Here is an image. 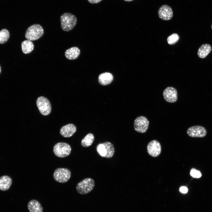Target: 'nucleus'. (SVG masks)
<instances>
[{
    "label": "nucleus",
    "mask_w": 212,
    "mask_h": 212,
    "mask_svg": "<svg viewBox=\"0 0 212 212\" xmlns=\"http://www.w3.org/2000/svg\"><path fill=\"white\" fill-rule=\"evenodd\" d=\"M61 27L64 31L72 29L77 22V19L74 15L69 13L63 14L60 17Z\"/></svg>",
    "instance_id": "obj_1"
},
{
    "label": "nucleus",
    "mask_w": 212,
    "mask_h": 212,
    "mask_svg": "<svg viewBox=\"0 0 212 212\" xmlns=\"http://www.w3.org/2000/svg\"><path fill=\"white\" fill-rule=\"evenodd\" d=\"M44 30L42 26L39 24H35L29 26L26 30L25 37L30 41L37 40L43 35Z\"/></svg>",
    "instance_id": "obj_2"
},
{
    "label": "nucleus",
    "mask_w": 212,
    "mask_h": 212,
    "mask_svg": "<svg viewBox=\"0 0 212 212\" xmlns=\"http://www.w3.org/2000/svg\"><path fill=\"white\" fill-rule=\"evenodd\" d=\"M95 185L94 180L90 178H87L78 183L76 187L77 192L81 194H86L91 191Z\"/></svg>",
    "instance_id": "obj_3"
},
{
    "label": "nucleus",
    "mask_w": 212,
    "mask_h": 212,
    "mask_svg": "<svg viewBox=\"0 0 212 212\" xmlns=\"http://www.w3.org/2000/svg\"><path fill=\"white\" fill-rule=\"evenodd\" d=\"M71 148L68 144L63 142L56 143L54 146L53 151L55 155L59 158H64L69 155Z\"/></svg>",
    "instance_id": "obj_4"
},
{
    "label": "nucleus",
    "mask_w": 212,
    "mask_h": 212,
    "mask_svg": "<svg viewBox=\"0 0 212 212\" xmlns=\"http://www.w3.org/2000/svg\"><path fill=\"white\" fill-rule=\"evenodd\" d=\"M36 105L40 113L43 115H49L51 111V106L49 100L44 96H40L36 101Z\"/></svg>",
    "instance_id": "obj_5"
},
{
    "label": "nucleus",
    "mask_w": 212,
    "mask_h": 212,
    "mask_svg": "<svg viewBox=\"0 0 212 212\" xmlns=\"http://www.w3.org/2000/svg\"><path fill=\"white\" fill-rule=\"evenodd\" d=\"M70 171L66 168H57L54 171L53 176L54 180L59 183H64L70 178Z\"/></svg>",
    "instance_id": "obj_6"
},
{
    "label": "nucleus",
    "mask_w": 212,
    "mask_h": 212,
    "mask_svg": "<svg viewBox=\"0 0 212 212\" xmlns=\"http://www.w3.org/2000/svg\"><path fill=\"white\" fill-rule=\"evenodd\" d=\"M149 125V121L147 118L144 116H141L135 119L134 122V128L137 132L144 133L147 131Z\"/></svg>",
    "instance_id": "obj_7"
},
{
    "label": "nucleus",
    "mask_w": 212,
    "mask_h": 212,
    "mask_svg": "<svg viewBox=\"0 0 212 212\" xmlns=\"http://www.w3.org/2000/svg\"><path fill=\"white\" fill-rule=\"evenodd\" d=\"M187 133L188 136L191 137L203 138L206 135L207 131L204 127L196 125L189 128Z\"/></svg>",
    "instance_id": "obj_8"
},
{
    "label": "nucleus",
    "mask_w": 212,
    "mask_h": 212,
    "mask_svg": "<svg viewBox=\"0 0 212 212\" xmlns=\"http://www.w3.org/2000/svg\"><path fill=\"white\" fill-rule=\"evenodd\" d=\"M163 95L165 100L168 102L174 103L178 99V93L177 90L174 88L169 87L164 90Z\"/></svg>",
    "instance_id": "obj_9"
},
{
    "label": "nucleus",
    "mask_w": 212,
    "mask_h": 212,
    "mask_svg": "<svg viewBox=\"0 0 212 212\" xmlns=\"http://www.w3.org/2000/svg\"><path fill=\"white\" fill-rule=\"evenodd\" d=\"M147 150L149 155L153 157H157L160 154L161 152L160 143L156 140H152L148 143Z\"/></svg>",
    "instance_id": "obj_10"
},
{
    "label": "nucleus",
    "mask_w": 212,
    "mask_h": 212,
    "mask_svg": "<svg viewBox=\"0 0 212 212\" xmlns=\"http://www.w3.org/2000/svg\"><path fill=\"white\" fill-rule=\"evenodd\" d=\"M159 17L164 20H170L173 16V11L172 8L169 6L164 5L161 6L158 11Z\"/></svg>",
    "instance_id": "obj_11"
},
{
    "label": "nucleus",
    "mask_w": 212,
    "mask_h": 212,
    "mask_svg": "<svg viewBox=\"0 0 212 212\" xmlns=\"http://www.w3.org/2000/svg\"><path fill=\"white\" fill-rule=\"evenodd\" d=\"M76 130V127L74 124L69 123L62 126L61 128L60 133L64 137H70L74 135Z\"/></svg>",
    "instance_id": "obj_12"
},
{
    "label": "nucleus",
    "mask_w": 212,
    "mask_h": 212,
    "mask_svg": "<svg viewBox=\"0 0 212 212\" xmlns=\"http://www.w3.org/2000/svg\"><path fill=\"white\" fill-rule=\"evenodd\" d=\"M113 80V75L110 72H105L100 74L98 77V82L102 85L110 84Z\"/></svg>",
    "instance_id": "obj_13"
},
{
    "label": "nucleus",
    "mask_w": 212,
    "mask_h": 212,
    "mask_svg": "<svg viewBox=\"0 0 212 212\" xmlns=\"http://www.w3.org/2000/svg\"><path fill=\"white\" fill-rule=\"evenodd\" d=\"M80 50L77 47H72L67 49L65 52V57L69 60H74L77 59L80 54Z\"/></svg>",
    "instance_id": "obj_14"
},
{
    "label": "nucleus",
    "mask_w": 212,
    "mask_h": 212,
    "mask_svg": "<svg viewBox=\"0 0 212 212\" xmlns=\"http://www.w3.org/2000/svg\"><path fill=\"white\" fill-rule=\"evenodd\" d=\"M12 181L11 178L7 175H4L0 177V190L6 191L10 188Z\"/></svg>",
    "instance_id": "obj_15"
},
{
    "label": "nucleus",
    "mask_w": 212,
    "mask_h": 212,
    "mask_svg": "<svg viewBox=\"0 0 212 212\" xmlns=\"http://www.w3.org/2000/svg\"><path fill=\"white\" fill-rule=\"evenodd\" d=\"M27 207L29 212H43V208L41 204L35 200L29 201L27 204Z\"/></svg>",
    "instance_id": "obj_16"
},
{
    "label": "nucleus",
    "mask_w": 212,
    "mask_h": 212,
    "mask_svg": "<svg viewBox=\"0 0 212 212\" xmlns=\"http://www.w3.org/2000/svg\"><path fill=\"white\" fill-rule=\"evenodd\" d=\"M212 47L210 45L207 44H203L198 49V55L201 58H204L210 53Z\"/></svg>",
    "instance_id": "obj_17"
},
{
    "label": "nucleus",
    "mask_w": 212,
    "mask_h": 212,
    "mask_svg": "<svg viewBox=\"0 0 212 212\" xmlns=\"http://www.w3.org/2000/svg\"><path fill=\"white\" fill-rule=\"evenodd\" d=\"M21 47L23 52L24 54H28L33 50L34 45L31 41L27 39L22 42Z\"/></svg>",
    "instance_id": "obj_18"
},
{
    "label": "nucleus",
    "mask_w": 212,
    "mask_h": 212,
    "mask_svg": "<svg viewBox=\"0 0 212 212\" xmlns=\"http://www.w3.org/2000/svg\"><path fill=\"white\" fill-rule=\"evenodd\" d=\"M94 139L93 134L92 133H89L82 139L81 142V145L83 147H88L92 144Z\"/></svg>",
    "instance_id": "obj_19"
},
{
    "label": "nucleus",
    "mask_w": 212,
    "mask_h": 212,
    "mask_svg": "<svg viewBox=\"0 0 212 212\" xmlns=\"http://www.w3.org/2000/svg\"><path fill=\"white\" fill-rule=\"evenodd\" d=\"M103 143L106 149V158H110L112 157L115 153V148L113 144L108 141L105 142Z\"/></svg>",
    "instance_id": "obj_20"
},
{
    "label": "nucleus",
    "mask_w": 212,
    "mask_h": 212,
    "mask_svg": "<svg viewBox=\"0 0 212 212\" xmlns=\"http://www.w3.org/2000/svg\"><path fill=\"white\" fill-rule=\"evenodd\" d=\"M9 37V33L6 29H4L0 31V44H3L6 42Z\"/></svg>",
    "instance_id": "obj_21"
},
{
    "label": "nucleus",
    "mask_w": 212,
    "mask_h": 212,
    "mask_svg": "<svg viewBox=\"0 0 212 212\" xmlns=\"http://www.w3.org/2000/svg\"><path fill=\"white\" fill-rule=\"evenodd\" d=\"M96 150L97 153L101 156L106 158V149L103 143L99 144L97 146Z\"/></svg>",
    "instance_id": "obj_22"
},
{
    "label": "nucleus",
    "mask_w": 212,
    "mask_h": 212,
    "mask_svg": "<svg viewBox=\"0 0 212 212\" xmlns=\"http://www.w3.org/2000/svg\"><path fill=\"white\" fill-rule=\"evenodd\" d=\"M179 37L176 33H174L169 36L167 39L168 44L170 45L175 44L178 41Z\"/></svg>",
    "instance_id": "obj_23"
},
{
    "label": "nucleus",
    "mask_w": 212,
    "mask_h": 212,
    "mask_svg": "<svg viewBox=\"0 0 212 212\" xmlns=\"http://www.w3.org/2000/svg\"><path fill=\"white\" fill-rule=\"evenodd\" d=\"M190 174L191 176L194 178H201L202 176V174L199 170H197L194 168H192L191 169Z\"/></svg>",
    "instance_id": "obj_24"
},
{
    "label": "nucleus",
    "mask_w": 212,
    "mask_h": 212,
    "mask_svg": "<svg viewBox=\"0 0 212 212\" xmlns=\"http://www.w3.org/2000/svg\"><path fill=\"white\" fill-rule=\"evenodd\" d=\"M179 190L182 193H186L188 191V189L186 187L183 186L180 188Z\"/></svg>",
    "instance_id": "obj_25"
},
{
    "label": "nucleus",
    "mask_w": 212,
    "mask_h": 212,
    "mask_svg": "<svg viewBox=\"0 0 212 212\" xmlns=\"http://www.w3.org/2000/svg\"><path fill=\"white\" fill-rule=\"evenodd\" d=\"M102 0H88V1L92 4H96Z\"/></svg>",
    "instance_id": "obj_26"
},
{
    "label": "nucleus",
    "mask_w": 212,
    "mask_h": 212,
    "mask_svg": "<svg viewBox=\"0 0 212 212\" xmlns=\"http://www.w3.org/2000/svg\"><path fill=\"white\" fill-rule=\"evenodd\" d=\"M124 0L125 1H132L133 0Z\"/></svg>",
    "instance_id": "obj_27"
},
{
    "label": "nucleus",
    "mask_w": 212,
    "mask_h": 212,
    "mask_svg": "<svg viewBox=\"0 0 212 212\" xmlns=\"http://www.w3.org/2000/svg\"><path fill=\"white\" fill-rule=\"evenodd\" d=\"M1 67H0V72H1Z\"/></svg>",
    "instance_id": "obj_28"
},
{
    "label": "nucleus",
    "mask_w": 212,
    "mask_h": 212,
    "mask_svg": "<svg viewBox=\"0 0 212 212\" xmlns=\"http://www.w3.org/2000/svg\"><path fill=\"white\" fill-rule=\"evenodd\" d=\"M211 28H212V25H211Z\"/></svg>",
    "instance_id": "obj_29"
}]
</instances>
